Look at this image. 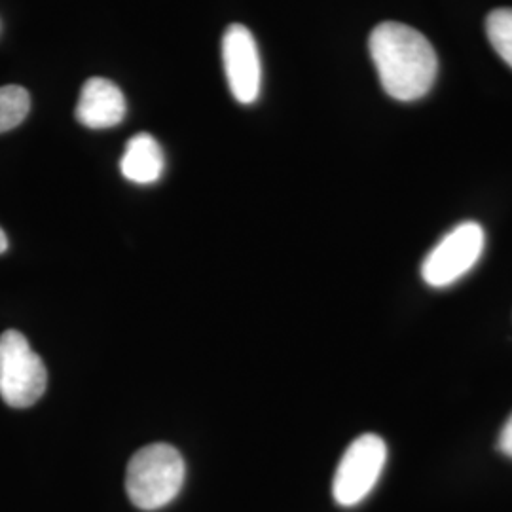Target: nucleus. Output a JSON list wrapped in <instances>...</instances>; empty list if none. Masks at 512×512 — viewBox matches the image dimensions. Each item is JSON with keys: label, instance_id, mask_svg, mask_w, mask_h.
Masks as SVG:
<instances>
[{"label": "nucleus", "instance_id": "obj_1", "mask_svg": "<svg viewBox=\"0 0 512 512\" xmlns=\"http://www.w3.org/2000/svg\"><path fill=\"white\" fill-rule=\"evenodd\" d=\"M368 48L385 93L397 101H416L433 88L439 61L427 37L414 27L385 21L370 33Z\"/></svg>", "mask_w": 512, "mask_h": 512}, {"label": "nucleus", "instance_id": "obj_7", "mask_svg": "<svg viewBox=\"0 0 512 512\" xmlns=\"http://www.w3.org/2000/svg\"><path fill=\"white\" fill-rule=\"evenodd\" d=\"M128 112L122 90L107 78H90L80 92L76 120L90 129H109L122 124Z\"/></svg>", "mask_w": 512, "mask_h": 512}, {"label": "nucleus", "instance_id": "obj_6", "mask_svg": "<svg viewBox=\"0 0 512 512\" xmlns=\"http://www.w3.org/2000/svg\"><path fill=\"white\" fill-rule=\"evenodd\" d=\"M222 61L234 99L251 105L258 99L262 67L253 33L243 25H230L222 38Z\"/></svg>", "mask_w": 512, "mask_h": 512}, {"label": "nucleus", "instance_id": "obj_10", "mask_svg": "<svg viewBox=\"0 0 512 512\" xmlns=\"http://www.w3.org/2000/svg\"><path fill=\"white\" fill-rule=\"evenodd\" d=\"M486 33L495 52L512 67V8H499L486 19Z\"/></svg>", "mask_w": 512, "mask_h": 512}, {"label": "nucleus", "instance_id": "obj_2", "mask_svg": "<svg viewBox=\"0 0 512 512\" xmlns=\"http://www.w3.org/2000/svg\"><path fill=\"white\" fill-rule=\"evenodd\" d=\"M184 459L181 452L164 442L139 450L128 465L126 492L141 511H158L169 505L183 488Z\"/></svg>", "mask_w": 512, "mask_h": 512}, {"label": "nucleus", "instance_id": "obj_5", "mask_svg": "<svg viewBox=\"0 0 512 512\" xmlns=\"http://www.w3.org/2000/svg\"><path fill=\"white\" fill-rule=\"evenodd\" d=\"M387 446L384 439L372 433L353 440L340 459L332 482V495L340 507L363 503L384 473Z\"/></svg>", "mask_w": 512, "mask_h": 512}, {"label": "nucleus", "instance_id": "obj_4", "mask_svg": "<svg viewBox=\"0 0 512 512\" xmlns=\"http://www.w3.org/2000/svg\"><path fill=\"white\" fill-rule=\"evenodd\" d=\"M484 228L473 222H461L450 230L421 264V277L433 289H444L469 274L484 253Z\"/></svg>", "mask_w": 512, "mask_h": 512}, {"label": "nucleus", "instance_id": "obj_11", "mask_svg": "<svg viewBox=\"0 0 512 512\" xmlns=\"http://www.w3.org/2000/svg\"><path fill=\"white\" fill-rule=\"evenodd\" d=\"M497 448L501 454H505L507 458H512V414L507 423L503 425L499 439H497Z\"/></svg>", "mask_w": 512, "mask_h": 512}, {"label": "nucleus", "instance_id": "obj_9", "mask_svg": "<svg viewBox=\"0 0 512 512\" xmlns=\"http://www.w3.org/2000/svg\"><path fill=\"white\" fill-rule=\"evenodd\" d=\"M31 110V97L21 86L0 88V133L18 128Z\"/></svg>", "mask_w": 512, "mask_h": 512}, {"label": "nucleus", "instance_id": "obj_8", "mask_svg": "<svg viewBox=\"0 0 512 512\" xmlns=\"http://www.w3.org/2000/svg\"><path fill=\"white\" fill-rule=\"evenodd\" d=\"M164 152L150 133L131 137L120 160L122 175L135 184H152L164 175Z\"/></svg>", "mask_w": 512, "mask_h": 512}, {"label": "nucleus", "instance_id": "obj_3", "mask_svg": "<svg viewBox=\"0 0 512 512\" xmlns=\"http://www.w3.org/2000/svg\"><path fill=\"white\" fill-rule=\"evenodd\" d=\"M48 385L42 359L18 330L0 336V397L12 408H29L40 401Z\"/></svg>", "mask_w": 512, "mask_h": 512}, {"label": "nucleus", "instance_id": "obj_12", "mask_svg": "<svg viewBox=\"0 0 512 512\" xmlns=\"http://www.w3.org/2000/svg\"><path fill=\"white\" fill-rule=\"evenodd\" d=\"M6 249H8V238H6V234H4L2 228H0V255H2Z\"/></svg>", "mask_w": 512, "mask_h": 512}]
</instances>
